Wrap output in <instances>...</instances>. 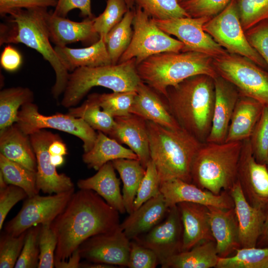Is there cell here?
I'll list each match as a JSON object with an SVG mask.
<instances>
[{
    "label": "cell",
    "instance_id": "6da1fadb",
    "mask_svg": "<svg viewBox=\"0 0 268 268\" xmlns=\"http://www.w3.org/2000/svg\"><path fill=\"white\" fill-rule=\"evenodd\" d=\"M119 212L91 190L74 192L51 223L57 237L55 263L66 261L88 238L120 225Z\"/></svg>",
    "mask_w": 268,
    "mask_h": 268
},
{
    "label": "cell",
    "instance_id": "7a4b0ae2",
    "mask_svg": "<svg viewBox=\"0 0 268 268\" xmlns=\"http://www.w3.org/2000/svg\"><path fill=\"white\" fill-rule=\"evenodd\" d=\"M165 98L181 128L201 143L206 142L215 101L214 78L205 74L189 77L169 87Z\"/></svg>",
    "mask_w": 268,
    "mask_h": 268
},
{
    "label": "cell",
    "instance_id": "3957f363",
    "mask_svg": "<svg viewBox=\"0 0 268 268\" xmlns=\"http://www.w3.org/2000/svg\"><path fill=\"white\" fill-rule=\"evenodd\" d=\"M47 8L19 9L9 13V26H1L0 45L21 43L40 54L50 64L56 74L52 88L55 99H58L67 86L69 73L50 42L47 24Z\"/></svg>",
    "mask_w": 268,
    "mask_h": 268
},
{
    "label": "cell",
    "instance_id": "277c9868",
    "mask_svg": "<svg viewBox=\"0 0 268 268\" xmlns=\"http://www.w3.org/2000/svg\"><path fill=\"white\" fill-rule=\"evenodd\" d=\"M150 159L154 164L160 184L180 179L192 183L194 158L201 143L182 129H169L146 121Z\"/></svg>",
    "mask_w": 268,
    "mask_h": 268
},
{
    "label": "cell",
    "instance_id": "5b68a950",
    "mask_svg": "<svg viewBox=\"0 0 268 268\" xmlns=\"http://www.w3.org/2000/svg\"><path fill=\"white\" fill-rule=\"evenodd\" d=\"M141 80L164 98L167 88L186 79L205 74L215 79L218 75L213 58L193 51L160 53L151 56L136 65Z\"/></svg>",
    "mask_w": 268,
    "mask_h": 268
},
{
    "label": "cell",
    "instance_id": "8992f818",
    "mask_svg": "<svg viewBox=\"0 0 268 268\" xmlns=\"http://www.w3.org/2000/svg\"><path fill=\"white\" fill-rule=\"evenodd\" d=\"M243 141L205 142L193 162L192 183L215 195L229 191L238 180Z\"/></svg>",
    "mask_w": 268,
    "mask_h": 268
},
{
    "label": "cell",
    "instance_id": "52a82bcc",
    "mask_svg": "<svg viewBox=\"0 0 268 268\" xmlns=\"http://www.w3.org/2000/svg\"><path fill=\"white\" fill-rule=\"evenodd\" d=\"M141 81L135 58L116 65L79 67L69 74L61 104L66 108L75 106L95 86L114 92L136 91Z\"/></svg>",
    "mask_w": 268,
    "mask_h": 268
},
{
    "label": "cell",
    "instance_id": "ba28073f",
    "mask_svg": "<svg viewBox=\"0 0 268 268\" xmlns=\"http://www.w3.org/2000/svg\"><path fill=\"white\" fill-rule=\"evenodd\" d=\"M218 75L232 83L239 95L268 106V72L249 59L227 54L213 59Z\"/></svg>",
    "mask_w": 268,
    "mask_h": 268
},
{
    "label": "cell",
    "instance_id": "9c48e42d",
    "mask_svg": "<svg viewBox=\"0 0 268 268\" xmlns=\"http://www.w3.org/2000/svg\"><path fill=\"white\" fill-rule=\"evenodd\" d=\"M132 26L131 42L118 63L135 58L137 65L151 56L163 52H182L184 48L182 42L160 29L137 5L134 9Z\"/></svg>",
    "mask_w": 268,
    "mask_h": 268
},
{
    "label": "cell",
    "instance_id": "30bf717a",
    "mask_svg": "<svg viewBox=\"0 0 268 268\" xmlns=\"http://www.w3.org/2000/svg\"><path fill=\"white\" fill-rule=\"evenodd\" d=\"M204 31L228 53L244 57L262 68L266 63L249 43L239 18L235 0L203 26Z\"/></svg>",
    "mask_w": 268,
    "mask_h": 268
},
{
    "label": "cell",
    "instance_id": "8fae6325",
    "mask_svg": "<svg viewBox=\"0 0 268 268\" xmlns=\"http://www.w3.org/2000/svg\"><path fill=\"white\" fill-rule=\"evenodd\" d=\"M16 124L29 135L45 129H55L73 135L82 141L84 152L92 148L97 135L95 130L82 119L68 113L45 116L39 113L38 106L33 102L21 107Z\"/></svg>",
    "mask_w": 268,
    "mask_h": 268
},
{
    "label": "cell",
    "instance_id": "7c38bea8",
    "mask_svg": "<svg viewBox=\"0 0 268 268\" xmlns=\"http://www.w3.org/2000/svg\"><path fill=\"white\" fill-rule=\"evenodd\" d=\"M74 193V188L54 195L37 194L27 198L19 212L5 225V232L17 236L32 226L51 224L65 209Z\"/></svg>",
    "mask_w": 268,
    "mask_h": 268
},
{
    "label": "cell",
    "instance_id": "4fadbf2b",
    "mask_svg": "<svg viewBox=\"0 0 268 268\" xmlns=\"http://www.w3.org/2000/svg\"><path fill=\"white\" fill-rule=\"evenodd\" d=\"M210 18L203 16L152 19L160 29L175 36L183 43L184 48L182 52H200L214 59L228 52L204 31L203 25Z\"/></svg>",
    "mask_w": 268,
    "mask_h": 268
},
{
    "label": "cell",
    "instance_id": "5bb4252c",
    "mask_svg": "<svg viewBox=\"0 0 268 268\" xmlns=\"http://www.w3.org/2000/svg\"><path fill=\"white\" fill-rule=\"evenodd\" d=\"M238 181L247 201L268 217V169L254 157L249 139L243 141Z\"/></svg>",
    "mask_w": 268,
    "mask_h": 268
},
{
    "label": "cell",
    "instance_id": "9a60e30c",
    "mask_svg": "<svg viewBox=\"0 0 268 268\" xmlns=\"http://www.w3.org/2000/svg\"><path fill=\"white\" fill-rule=\"evenodd\" d=\"M131 240L120 225L85 240L78 249L81 258L88 262L126 267L128 265Z\"/></svg>",
    "mask_w": 268,
    "mask_h": 268
},
{
    "label": "cell",
    "instance_id": "2e32d148",
    "mask_svg": "<svg viewBox=\"0 0 268 268\" xmlns=\"http://www.w3.org/2000/svg\"><path fill=\"white\" fill-rule=\"evenodd\" d=\"M59 136L45 129L29 135L37 160V187L44 194H58L74 188L70 178L64 173H58L51 161L49 146Z\"/></svg>",
    "mask_w": 268,
    "mask_h": 268
},
{
    "label": "cell",
    "instance_id": "e0dca14e",
    "mask_svg": "<svg viewBox=\"0 0 268 268\" xmlns=\"http://www.w3.org/2000/svg\"><path fill=\"white\" fill-rule=\"evenodd\" d=\"M183 225L177 205L170 207L160 223L134 240L150 248L156 254L159 265L182 252Z\"/></svg>",
    "mask_w": 268,
    "mask_h": 268
},
{
    "label": "cell",
    "instance_id": "ac0fdd59",
    "mask_svg": "<svg viewBox=\"0 0 268 268\" xmlns=\"http://www.w3.org/2000/svg\"><path fill=\"white\" fill-rule=\"evenodd\" d=\"M160 192L167 205L171 207L182 202H189L229 209L234 207L233 199L228 191L219 195L201 189L192 183L180 179H172L161 183Z\"/></svg>",
    "mask_w": 268,
    "mask_h": 268
},
{
    "label": "cell",
    "instance_id": "d6986e66",
    "mask_svg": "<svg viewBox=\"0 0 268 268\" xmlns=\"http://www.w3.org/2000/svg\"><path fill=\"white\" fill-rule=\"evenodd\" d=\"M215 101L210 133L206 142L225 141L230 123L240 95L230 82L218 76L214 79Z\"/></svg>",
    "mask_w": 268,
    "mask_h": 268
},
{
    "label": "cell",
    "instance_id": "ffe728a7",
    "mask_svg": "<svg viewBox=\"0 0 268 268\" xmlns=\"http://www.w3.org/2000/svg\"><path fill=\"white\" fill-rule=\"evenodd\" d=\"M130 113L169 129L181 128L165 98L142 81L136 89Z\"/></svg>",
    "mask_w": 268,
    "mask_h": 268
},
{
    "label": "cell",
    "instance_id": "44dd1931",
    "mask_svg": "<svg viewBox=\"0 0 268 268\" xmlns=\"http://www.w3.org/2000/svg\"><path fill=\"white\" fill-rule=\"evenodd\" d=\"M114 119L115 126L109 136L128 146L146 168L151 160L146 121L131 113Z\"/></svg>",
    "mask_w": 268,
    "mask_h": 268
},
{
    "label": "cell",
    "instance_id": "7402d4cb",
    "mask_svg": "<svg viewBox=\"0 0 268 268\" xmlns=\"http://www.w3.org/2000/svg\"><path fill=\"white\" fill-rule=\"evenodd\" d=\"M229 193L234 203L241 248L257 247L267 216L249 204L238 180Z\"/></svg>",
    "mask_w": 268,
    "mask_h": 268
},
{
    "label": "cell",
    "instance_id": "603a6c76",
    "mask_svg": "<svg viewBox=\"0 0 268 268\" xmlns=\"http://www.w3.org/2000/svg\"><path fill=\"white\" fill-rule=\"evenodd\" d=\"M211 232L219 258L231 256L241 248L238 222L234 207L207 206Z\"/></svg>",
    "mask_w": 268,
    "mask_h": 268
},
{
    "label": "cell",
    "instance_id": "cb8c5ba5",
    "mask_svg": "<svg viewBox=\"0 0 268 268\" xmlns=\"http://www.w3.org/2000/svg\"><path fill=\"white\" fill-rule=\"evenodd\" d=\"M169 209L160 192L129 214L120 227L129 240H134L163 220Z\"/></svg>",
    "mask_w": 268,
    "mask_h": 268
},
{
    "label": "cell",
    "instance_id": "d4e9b609",
    "mask_svg": "<svg viewBox=\"0 0 268 268\" xmlns=\"http://www.w3.org/2000/svg\"><path fill=\"white\" fill-rule=\"evenodd\" d=\"M177 205L183 229L182 251L189 250L201 242L214 240L207 206L189 202Z\"/></svg>",
    "mask_w": 268,
    "mask_h": 268
},
{
    "label": "cell",
    "instance_id": "484cf974",
    "mask_svg": "<svg viewBox=\"0 0 268 268\" xmlns=\"http://www.w3.org/2000/svg\"><path fill=\"white\" fill-rule=\"evenodd\" d=\"M93 18L76 22L48 13L47 24L51 41L62 47L78 42L94 43L100 37L94 30Z\"/></svg>",
    "mask_w": 268,
    "mask_h": 268
},
{
    "label": "cell",
    "instance_id": "4316f807",
    "mask_svg": "<svg viewBox=\"0 0 268 268\" xmlns=\"http://www.w3.org/2000/svg\"><path fill=\"white\" fill-rule=\"evenodd\" d=\"M112 161L103 165L93 176L80 179L77 182L79 189L91 190L102 197L120 213L126 212L120 189V181L117 178Z\"/></svg>",
    "mask_w": 268,
    "mask_h": 268
},
{
    "label": "cell",
    "instance_id": "83f0119b",
    "mask_svg": "<svg viewBox=\"0 0 268 268\" xmlns=\"http://www.w3.org/2000/svg\"><path fill=\"white\" fill-rule=\"evenodd\" d=\"M0 152L6 158L37 172L36 157L29 135L16 123L0 130Z\"/></svg>",
    "mask_w": 268,
    "mask_h": 268
},
{
    "label": "cell",
    "instance_id": "f1b7e54d",
    "mask_svg": "<svg viewBox=\"0 0 268 268\" xmlns=\"http://www.w3.org/2000/svg\"><path fill=\"white\" fill-rule=\"evenodd\" d=\"M264 107L262 103L254 99L240 95L225 142L243 141L249 139Z\"/></svg>",
    "mask_w": 268,
    "mask_h": 268
},
{
    "label": "cell",
    "instance_id": "f546056e",
    "mask_svg": "<svg viewBox=\"0 0 268 268\" xmlns=\"http://www.w3.org/2000/svg\"><path fill=\"white\" fill-rule=\"evenodd\" d=\"M62 63L68 71L82 67H95L112 64L105 42L102 39L81 48L54 47Z\"/></svg>",
    "mask_w": 268,
    "mask_h": 268
},
{
    "label": "cell",
    "instance_id": "4dcf8cb0",
    "mask_svg": "<svg viewBox=\"0 0 268 268\" xmlns=\"http://www.w3.org/2000/svg\"><path fill=\"white\" fill-rule=\"evenodd\" d=\"M219 258L215 241L206 240L175 255L161 266L162 268H215Z\"/></svg>",
    "mask_w": 268,
    "mask_h": 268
},
{
    "label": "cell",
    "instance_id": "1f68e13d",
    "mask_svg": "<svg viewBox=\"0 0 268 268\" xmlns=\"http://www.w3.org/2000/svg\"><path fill=\"white\" fill-rule=\"evenodd\" d=\"M120 158L139 160L131 149L99 131L92 148L82 156L87 167L96 171L108 162Z\"/></svg>",
    "mask_w": 268,
    "mask_h": 268
},
{
    "label": "cell",
    "instance_id": "d6a6232c",
    "mask_svg": "<svg viewBox=\"0 0 268 268\" xmlns=\"http://www.w3.org/2000/svg\"><path fill=\"white\" fill-rule=\"evenodd\" d=\"M112 162L122 181L123 201L126 212L129 214L134 210V202L146 168L138 159L120 158Z\"/></svg>",
    "mask_w": 268,
    "mask_h": 268
},
{
    "label": "cell",
    "instance_id": "836d02e7",
    "mask_svg": "<svg viewBox=\"0 0 268 268\" xmlns=\"http://www.w3.org/2000/svg\"><path fill=\"white\" fill-rule=\"evenodd\" d=\"M34 94L27 87H12L0 92V130L13 125L17 119L19 108L33 102Z\"/></svg>",
    "mask_w": 268,
    "mask_h": 268
},
{
    "label": "cell",
    "instance_id": "e575fe53",
    "mask_svg": "<svg viewBox=\"0 0 268 268\" xmlns=\"http://www.w3.org/2000/svg\"><path fill=\"white\" fill-rule=\"evenodd\" d=\"M100 108L95 93H92L81 106L69 108L67 113L82 119L94 130L109 135L115 126V119Z\"/></svg>",
    "mask_w": 268,
    "mask_h": 268
},
{
    "label": "cell",
    "instance_id": "d590c367",
    "mask_svg": "<svg viewBox=\"0 0 268 268\" xmlns=\"http://www.w3.org/2000/svg\"><path fill=\"white\" fill-rule=\"evenodd\" d=\"M134 16V9H130L122 20L110 30L105 37L104 41L113 65L118 63L131 42Z\"/></svg>",
    "mask_w": 268,
    "mask_h": 268
},
{
    "label": "cell",
    "instance_id": "8d00e7d4",
    "mask_svg": "<svg viewBox=\"0 0 268 268\" xmlns=\"http://www.w3.org/2000/svg\"><path fill=\"white\" fill-rule=\"evenodd\" d=\"M0 169L8 185H13L22 188L28 197L38 194L39 190L37 187V172L30 170L1 154Z\"/></svg>",
    "mask_w": 268,
    "mask_h": 268
},
{
    "label": "cell",
    "instance_id": "74e56055",
    "mask_svg": "<svg viewBox=\"0 0 268 268\" xmlns=\"http://www.w3.org/2000/svg\"><path fill=\"white\" fill-rule=\"evenodd\" d=\"M268 261V247L241 248L233 255L219 258L216 268H262Z\"/></svg>",
    "mask_w": 268,
    "mask_h": 268
},
{
    "label": "cell",
    "instance_id": "f35d334b",
    "mask_svg": "<svg viewBox=\"0 0 268 268\" xmlns=\"http://www.w3.org/2000/svg\"><path fill=\"white\" fill-rule=\"evenodd\" d=\"M136 91L95 93L101 108L114 118L130 115Z\"/></svg>",
    "mask_w": 268,
    "mask_h": 268
},
{
    "label": "cell",
    "instance_id": "ab89813d",
    "mask_svg": "<svg viewBox=\"0 0 268 268\" xmlns=\"http://www.w3.org/2000/svg\"><path fill=\"white\" fill-rule=\"evenodd\" d=\"M130 9L125 0H107L104 11L94 17V28L100 38L103 39L118 24Z\"/></svg>",
    "mask_w": 268,
    "mask_h": 268
},
{
    "label": "cell",
    "instance_id": "60d3db41",
    "mask_svg": "<svg viewBox=\"0 0 268 268\" xmlns=\"http://www.w3.org/2000/svg\"><path fill=\"white\" fill-rule=\"evenodd\" d=\"M151 18L159 20L190 17L178 0H134Z\"/></svg>",
    "mask_w": 268,
    "mask_h": 268
},
{
    "label": "cell",
    "instance_id": "b9f144b4",
    "mask_svg": "<svg viewBox=\"0 0 268 268\" xmlns=\"http://www.w3.org/2000/svg\"><path fill=\"white\" fill-rule=\"evenodd\" d=\"M239 18L245 31L268 20V0H235Z\"/></svg>",
    "mask_w": 268,
    "mask_h": 268
},
{
    "label": "cell",
    "instance_id": "7bdbcfd3",
    "mask_svg": "<svg viewBox=\"0 0 268 268\" xmlns=\"http://www.w3.org/2000/svg\"><path fill=\"white\" fill-rule=\"evenodd\" d=\"M249 140L256 160L260 163L267 165L268 156V106H264Z\"/></svg>",
    "mask_w": 268,
    "mask_h": 268
},
{
    "label": "cell",
    "instance_id": "ee69618b",
    "mask_svg": "<svg viewBox=\"0 0 268 268\" xmlns=\"http://www.w3.org/2000/svg\"><path fill=\"white\" fill-rule=\"evenodd\" d=\"M41 224L30 227L26 231L24 244L15 268H38L40 249L39 235Z\"/></svg>",
    "mask_w": 268,
    "mask_h": 268
},
{
    "label": "cell",
    "instance_id": "f6af8a7d",
    "mask_svg": "<svg viewBox=\"0 0 268 268\" xmlns=\"http://www.w3.org/2000/svg\"><path fill=\"white\" fill-rule=\"evenodd\" d=\"M26 231L14 236L5 232L0 239V268H14L23 248Z\"/></svg>",
    "mask_w": 268,
    "mask_h": 268
},
{
    "label": "cell",
    "instance_id": "bcb514c9",
    "mask_svg": "<svg viewBox=\"0 0 268 268\" xmlns=\"http://www.w3.org/2000/svg\"><path fill=\"white\" fill-rule=\"evenodd\" d=\"M160 185L155 166L150 160L146 166L145 174L138 189L134 202V210L158 195L160 193Z\"/></svg>",
    "mask_w": 268,
    "mask_h": 268
},
{
    "label": "cell",
    "instance_id": "7dc6e473",
    "mask_svg": "<svg viewBox=\"0 0 268 268\" xmlns=\"http://www.w3.org/2000/svg\"><path fill=\"white\" fill-rule=\"evenodd\" d=\"M50 224H41L39 235L40 255L38 268L55 267V253L57 245V237L51 229Z\"/></svg>",
    "mask_w": 268,
    "mask_h": 268
},
{
    "label": "cell",
    "instance_id": "c3c4849f",
    "mask_svg": "<svg viewBox=\"0 0 268 268\" xmlns=\"http://www.w3.org/2000/svg\"><path fill=\"white\" fill-rule=\"evenodd\" d=\"M232 0H187L180 3L192 17H212L222 11Z\"/></svg>",
    "mask_w": 268,
    "mask_h": 268
},
{
    "label": "cell",
    "instance_id": "681fc988",
    "mask_svg": "<svg viewBox=\"0 0 268 268\" xmlns=\"http://www.w3.org/2000/svg\"><path fill=\"white\" fill-rule=\"evenodd\" d=\"M159 262L155 252L136 240H131L128 267L129 268H155Z\"/></svg>",
    "mask_w": 268,
    "mask_h": 268
},
{
    "label": "cell",
    "instance_id": "f907efd6",
    "mask_svg": "<svg viewBox=\"0 0 268 268\" xmlns=\"http://www.w3.org/2000/svg\"><path fill=\"white\" fill-rule=\"evenodd\" d=\"M245 34L250 45L268 66V20L259 23L246 31Z\"/></svg>",
    "mask_w": 268,
    "mask_h": 268
},
{
    "label": "cell",
    "instance_id": "816d5d0a",
    "mask_svg": "<svg viewBox=\"0 0 268 268\" xmlns=\"http://www.w3.org/2000/svg\"><path fill=\"white\" fill-rule=\"evenodd\" d=\"M25 191L13 185H8L6 188L0 190V229L5 218L12 207L19 201L28 198Z\"/></svg>",
    "mask_w": 268,
    "mask_h": 268
},
{
    "label": "cell",
    "instance_id": "f5cc1de1",
    "mask_svg": "<svg viewBox=\"0 0 268 268\" xmlns=\"http://www.w3.org/2000/svg\"><path fill=\"white\" fill-rule=\"evenodd\" d=\"M57 1L58 0H0V14L4 16L19 9L55 7Z\"/></svg>",
    "mask_w": 268,
    "mask_h": 268
},
{
    "label": "cell",
    "instance_id": "db71d44e",
    "mask_svg": "<svg viewBox=\"0 0 268 268\" xmlns=\"http://www.w3.org/2000/svg\"><path fill=\"white\" fill-rule=\"evenodd\" d=\"M78 9L82 16L92 19L94 17L92 13L91 0H58L54 14L66 17L71 10Z\"/></svg>",
    "mask_w": 268,
    "mask_h": 268
},
{
    "label": "cell",
    "instance_id": "11a10c76",
    "mask_svg": "<svg viewBox=\"0 0 268 268\" xmlns=\"http://www.w3.org/2000/svg\"><path fill=\"white\" fill-rule=\"evenodd\" d=\"M22 63V56L16 49L9 45L4 48L0 57V64L3 69L13 72L20 67Z\"/></svg>",
    "mask_w": 268,
    "mask_h": 268
},
{
    "label": "cell",
    "instance_id": "9f6ffc18",
    "mask_svg": "<svg viewBox=\"0 0 268 268\" xmlns=\"http://www.w3.org/2000/svg\"><path fill=\"white\" fill-rule=\"evenodd\" d=\"M81 259V257L77 249L67 260L55 262V267L57 268H79Z\"/></svg>",
    "mask_w": 268,
    "mask_h": 268
},
{
    "label": "cell",
    "instance_id": "6f0895ef",
    "mask_svg": "<svg viewBox=\"0 0 268 268\" xmlns=\"http://www.w3.org/2000/svg\"><path fill=\"white\" fill-rule=\"evenodd\" d=\"M49 152L51 155L64 156L67 154L66 144L60 136L50 143L49 146Z\"/></svg>",
    "mask_w": 268,
    "mask_h": 268
},
{
    "label": "cell",
    "instance_id": "680465c9",
    "mask_svg": "<svg viewBox=\"0 0 268 268\" xmlns=\"http://www.w3.org/2000/svg\"><path fill=\"white\" fill-rule=\"evenodd\" d=\"M257 247H268V217L267 218L262 233L257 244Z\"/></svg>",
    "mask_w": 268,
    "mask_h": 268
},
{
    "label": "cell",
    "instance_id": "91938a15",
    "mask_svg": "<svg viewBox=\"0 0 268 268\" xmlns=\"http://www.w3.org/2000/svg\"><path fill=\"white\" fill-rule=\"evenodd\" d=\"M118 267L99 263H93V262H83L80 263L79 268H116Z\"/></svg>",
    "mask_w": 268,
    "mask_h": 268
},
{
    "label": "cell",
    "instance_id": "94428289",
    "mask_svg": "<svg viewBox=\"0 0 268 268\" xmlns=\"http://www.w3.org/2000/svg\"><path fill=\"white\" fill-rule=\"evenodd\" d=\"M50 159L52 163L56 167L61 166L64 162V156L51 155Z\"/></svg>",
    "mask_w": 268,
    "mask_h": 268
},
{
    "label": "cell",
    "instance_id": "6125c7cd",
    "mask_svg": "<svg viewBox=\"0 0 268 268\" xmlns=\"http://www.w3.org/2000/svg\"><path fill=\"white\" fill-rule=\"evenodd\" d=\"M8 185L6 183L2 173L0 172V190L4 189Z\"/></svg>",
    "mask_w": 268,
    "mask_h": 268
},
{
    "label": "cell",
    "instance_id": "be15d7a7",
    "mask_svg": "<svg viewBox=\"0 0 268 268\" xmlns=\"http://www.w3.org/2000/svg\"><path fill=\"white\" fill-rule=\"evenodd\" d=\"M129 8L130 9H132L134 7V5L135 4L134 0H125Z\"/></svg>",
    "mask_w": 268,
    "mask_h": 268
},
{
    "label": "cell",
    "instance_id": "e7e4bbea",
    "mask_svg": "<svg viewBox=\"0 0 268 268\" xmlns=\"http://www.w3.org/2000/svg\"><path fill=\"white\" fill-rule=\"evenodd\" d=\"M262 268H268V261L263 265Z\"/></svg>",
    "mask_w": 268,
    "mask_h": 268
},
{
    "label": "cell",
    "instance_id": "03108f58",
    "mask_svg": "<svg viewBox=\"0 0 268 268\" xmlns=\"http://www.w3.org/2000/svg\"><path fill=\"white\" fill-rule=\"evenodd\" d=\"M186 0H178L179 2L180 3H181V2H184L185 1H186Z\"/></svg>",
    "mask_w": 268,
    "mask_h": 268
},
{
    "label": "cell",
    "instance_id": "003e7915",
    "mask_svg": "<svg viewBox=\"0 0 268 268\" xmlns=\"http://www.w3.org/2000/svg\"><path fill=\"white\" fill-rule=\"evenodd\" d=\"M267 168L268 169V161H267Z\"/></svg>",
    "mask_w": 268,
    "mask_h": 268
}]
</instances>
